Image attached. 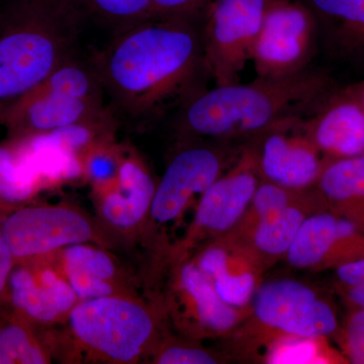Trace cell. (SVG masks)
Segmentation results:
<instances>
[{
  "label": "cell",
  "mask_w": 364,
  "mask_h": 364,
  "mask_svg": "<svg viewBox=\"0 0 364 364\" xmlns=\"http://www.w3.org/2000/svg\"><path fill=\"white\" fill-rule=\"evenodd\" d=\"M114 117L148 124L196 95L205 71L200 33L188 18H152L117 33L90 59Z\"/></svg>",
  "instance_id": "obj_1"
},
{
  "label": "cell",
  "mask_w": 364,
  "mask_h": 364,
  "mask_svg": "<svg viewBox=\"0 0 364 364\" xmlns=\"http://www.w3.org/2000/svg\"><path fill=\"white\" fill-rule=\"evenodd\" d=\"M325 82L304 71L279 80L217 85L181 105L177 128L184 135L229 139L272 130L298 121L320 97Z\"/></svg>",
  "instance_id": "obj_2"
},
{
  "label": "cell",
  "mask_w": 364,
  "mask_h": 364,
  "mask_svg": "<svg viewBox=\"0 0 364 364\" xmlns=\"http://www.w3.org/2000/svg\"><path fill=\"white\" fill-rule=\"evenodd\" d=\"M83 23L68 0H7L0 9V104L75 57Z\"/></svg>",
  "instance_id": "obj_3"
},
{
  "label": "cell",
  "mask_w": 364,
  "mask_h": 364,
  "mask_svg": "<svg viewBox=\"0 0 364 364\" xmlns=\"http://www.w3.org/2000/svg\"><path fill=\"white\" fill-rule=\"evenodd\" d=\"M91 60L73 57L20 97L0 104V124L14 140L114 119Z\"/></svg>",
  "instance_id": "obj_4"
},
{
  "label": "cell",
  "mask_w": 364,
  "mask_h": 364,
  "mask_svg": "<svg viewBox=\"0 0 364 364\" xmlns=\"http://www.w3.org/2000/svg\"><path fill=\"white\" fill-rule=\"evenodd\" d=\"M248 318L230 336L242 353L265 348L280 336H336L338 315L325 296L293 279L262 282L254 294Z\"/></svg>",
  "instance_id": "obj_5"
},
{
  "label": "cell",
  "mask_w": 364,
  "mask_h": 364,
  "mask_svg": "<svg viewBox=\"0 0 364 364\" xmlns=\"http://www.w3.org/2000/svg\"><path fill=\"white\" fill-rule=\"evenodd\" d=\"M69 323L79 342L119 363L140 358L156 331L154 317L145 306L114 296L83 299L70 311Z\"/></svg>",
  "instance_id": "obj_6"
},
{
  "label": "cell",
  "mask_w": 364,
  "mask_h": 364,
  "mask_svg": "<svg viewBox=\"0 0 364 364\" xmlns=\"http://www.w3.org/2000/svg\"><path fill=\"white\" fill-rule=\"evenodd\" d=\"M265 9V0L215 2L200 37L203 67L215 85L238 82L252 58Z\"/></svg>",
  "instance_id": "obj_7"
},
{
  "label": "cell",
  "mask_w": 364,
  "mask_h": 364,
  "mask_svg": "<svg viewBox=\"0 0 364 364\" xmlns=\"http://www.w3.org/2000/svg\"><path fill=\"white\" fill-rule=\"evenodd\" d=\"M261 181L257 149L244 151L233 166L200 196L195 219L178 248V259L186 257L196 244H208L230 233L247 210Z\"/></svg>",
  "instance_id": "obj_8"
},
{
  "label": "cell",
  "mask_w": 364,
  "mask_h": 364,
  "mask_svg": "<svg viewBox=\"0 0 364 364\" xmlns=\"http://www.w3.org/2000/svg\"><path fill=\"white\" fill-rule=\"evenodd\" d=\"M315 38L312 18L305 9L267 6L251 58L257 78L279 80L306 71Z\"/></svg>",
  "instance_id": "obj_9"
},
{
  "label": "cell",
  "mask_w": 364,
  "mask_h": 364,
  "mask_svg": "<svg viewBox=\"0 0 364 364\" xmlns=\"http://www.w3.org/2000/svg\"><path fill=\"white\" fill-rule=\"evenodd\" d=\"M14 262H28L53 252L90 242L92 228L85 215L60 207L16 208L0 222ZM14 263V264H16Z\"/></svg>",
  "instance_id": "obj_10"
},
{
  "label": "cell",
  "mask_w": 364,
  "mask_h": 364,
  "mask_svg": "<svg viewBox=\"0 0 364 364\" xmlns=\"http://www.w3.org/2000/svg\"><path fill=\"white\" fill-rule=\"evenodd\" d=\"M174 315L195 337L230 336L248 318L250 306L228 305L193 259L183 258L173 275Z\"/></svg>",
  "instance_id": "obj_11"
},
{
  "label": "cell",
  "mask_w": 364,
  "mask_h": 364,
  "mask_svg": "<svg viewBox=\"0 0 364 364\" xmlns=\"http://www.w3.org/2000/svg\"><path fill=\"white\" fill-rule=\"evenodd\" d=\"M363 257V232L327 208L306 218L284 256L291 267L313 272L334 270Z\"/></svg>",
  "instance_id": "obj_12"
},
{
  "label": "cell",
  "mask_w": 364,
  "mask_h": 364,
  "mask_svg": "<svg viewBox=\"0 0 364 364\" xmlns=\"http://www.w3.org/2000/svg\"><path fill=\"white\" fill-rule=\"evenodd\" d=\"M223 168L221 155L210 148L191 146L176 153L156 186L149 213L153 221H176L193 198L202 196L221 176Z\"/></svg>",
  "instance_id": "obj_13"
},
{
  "label": "cell",
  "mask_w": 364,
  "mask_h": 364,
  "mask_svg": "<svg viewBox=\"0 0 364 364\" xmlns=\"http://www.w3.org/2000/svg\"><path fill=\"white\" fill-rule=\"evenodd\" d=\"M294 122L267 132L257 150L260 173L277 186L308 191L315 188L327 160L304 132H289Z\"/></svg>",
  "instance_id": "obj_14"
},
{
  "label": "cell",
  "mask_w": 364,
  "mask_h": 364,
  "mask_svg": "<svg viewBox=\"0 0 364 364\" xmlns=\"http://www.w3.org/2000/svg\"><path fill=\"white\" fill-rule=\"evenodd\" d=\"M215 291L235 308H248L267 268L250 249L228 236L208 243L193 259Z\"/></svg>",
  "instance_id": "obj_15"
},
{
  "label": "cell",
  "mask_w": 364,
  "mask_h": 364,
  "mask_svg": "<svg viewBox=\"0 0 364 364\" xmlns=\"http://www.w3.org/2000/svg\"><path fill=\"white\" fill-rule=\"evenodd\" d=\"M324 208V202L314 188L296 203L256 224L241 240L235 241L250 249L267 269L284 258L306 218Z\"/></svg>",
  "instance_id": "obj_16"
},
{
  "label": "cell",
  "mask_w": 364,
  "mask_h": 364,
  "mask_svg": "<svg viewBox=\"0 0 364 364\" xmlns=\"http://www.w3.org/2000/svg\"><path fill=\"white\" fill-rule=\"evenodd\" d=\"M303 131L326 160L364 153V109L360 102L333 105L303 124Z\"/></svg>",
  "instance_id": "obj_17"
},
{
  "label": "cell",
  "mask_w": 364,
  "mask_h": 364,
  "mask_svg": "<svg viewBox=\"0 0 364 364\" xmlns=\"http://www.w3.org/2000/svg\"><path fill=\"white\" fill-rule=\"evenodd\" d=\"M315 188L327 210L349 220L364 234V153L327 160Z\"/></svg>",
  "instance_id": "obj_18"
},
{
  "label": "cell",
  "mask_w": 364,
  "mask_h": 364,
  "mask_svg": "<svg viewBox=\"0 0 364 364\" xmlns=\"http://www.w3.org/2000/svg\"><path fill=\"white\" fill-rule=\"evenodd\" d=\"M156 186L149 173L135 162L124 163L119 170V188L102 205L105 219L122 229L139 224L150 213Z\"/></svg>",
  "instance_id": "obj_19"
},
{
  "label": "cell",
  "mask_w": 364,
  "mask_h": 364,
  "mask_svg": "<svg viewBox=\"0 0 364 364\" xmlns=\"http://www.w3.org/2000/svg\"><path fill=\"white\" fill-rule=\"evenodd\" d=\"M68 282L79 298H102L114 294L109 280L116 267L109 255L83 244L69 246L64 252Z\"/></svg>",
  "instance_id": "obj_20"
},
{
  "label": "cell",
  "mask_w": 364,
  "mask_h": 364,
  "mask_svg": "<svg viewBox=\"0 0 364 364\" xmlns=\"http://www.w3.org/2000/svg\"><path fill=\"white\" fill-rule=\"evenodd\" d=\"M48 363L33 325L9 309H0V364Z\"/></svg>",
  "instance_id": "obj_21"
},
{
  "label": "cell",
  "mask_w": 364,
  "mask_h": 364,
  "mask_svg": "<svg viewBox=\"0 0 364 364\" xmlns=\"http://www.w3.org/2000/svg\"><path fill=\"white\" fill-rule=\"evenodd\" d=\"M263 360L269 364H345L341 351L325 337L280 336L265 347Z\"/></svg>",
  "instance_id": "obj_22"
},
{
  "label": "cell",
  "mask_w": 364,
  "mask_h": 364,
  "mask_svg": "<svg viewBox=\"0 0 364 364\" xmlns=\"http://www.w3.org/2000/svg\"><path fill=\"white\" fill-rule=\"evenodd\" d=\"M82 16L117 35L151 18V0H68Z\"/></svg>",
  "instance_id": "obj_23"
},
{
  "label": "cell",
  "mask_w": 364,
  "mask_h": 364,
  "mask_svg": "<svg viewBox=\"0 0 364 364\" xmlns=\"http://www.w3.org/2000/svg\"><path fill=\"white\" fill-rule=\"evenodd\" d=\"M308 191H293L262 179L243 217L226 236L234 240H241L256 224L296 203Z\"/></svg>",
  "instance_id": "obj_24"
},
{
  "label": "cell",
  "mask_w": 364,
  "mask_h": 364,
  "mask_svg": "<svg viewBox=\"0 0 364 364\" xmlns=\"http://www.w3.org/2000/svg\"><path fill=\"white\" fill-rule=\"evenodd\" d=\"M335 338L347 363L364 364V308L348 306Z\"/></svg>",
  "instance_id": "obj_25"
},
{
  "label": "cell",
  "mask_w": 364,
  "mask_h": 364,
  "mask_svg": "<svg viewBox=\"0 0 364 364\" xmlns=\"http://www.w3.org/2000/svg\"><path fill=\"white\" fill-rule=\"evenodd\" d=\"M32 191L30 178L21 176L11 163L9 153L0 149V208L23 202Z\"/></svg>",
  "instance_id": "obj_26"
},
{
  "label": "cell",
  "mask_w": 364,
  "mask_h": 364,
  "mask_svg": "<svg viewBox=\"0 0 364 364\" xmlns=\"http://www.w3.org/2000/svg\"><path fill=\"white\" fill-rule=\"evenodd\" d=\"M328 18L343 23L348 33L364 39V0H312Z\"/></svg>",
  "instance_id": "obj_27"
},
{
  "label": "cell",
  "mask_w": 364,
  "mask_h": 364,
  "mask_svg": "<svg viewBox=\"0 0 364 364\" xmlns=\"http://www.w3.org/2000/svg\"><path fill=\"white\" fill-rule=\"evenodd\" d=\"M155 363L159 364H217L220 356L214 352L186 344H172L157 352Z\"/></svg>",
  "instance_id": "obj_28"
},
{
  "label": "cell",
  "mask_w": 364,
  "mask_h": 364,
  "mask_svg": "<svg viewBox=\"0 0 364 364\" xmlns=\"http://www.w3.org/2000/svg\"><path fill=\"white\" fill-rule=\"evenodd\" d=\"M205 0H151V18H188Z\"/></svg>",
  "instance_id": "obj_29"
},
{
  "label": "cell",
  "mask_w": 364,
  "mask_h": 364,
  "mask_svg": "<svg viewBox=\"0 0 364 364\" xmlns=\"http://www.w3.org/2000/svg\"><path fill=\"white\" fill-rule=\"evenodd\" d=\"M337 286L364 287V257L335 268Z\"/></svg>",
  "instance_id": "obj_30"
},
{
  "label": "cell",
  "mask_w": 364,
  "mask_h": 364,
  "mask_svg": "<svg viewBox=\"0 0 364 364\" xmlns=\"http://www.w3.org/2000/svg\"><path fill=\"white\" fill-rule=\"evenodd\" d=\"M14 258L0 231V309L6 306L7 282L14 267Z\"/></svg>",
  "instance_id": "obj_31"
},
{
  "label": "cell",
  "mask_w": 364,
  "mask_h": 364,
  "mask_svg": "<svg viewBox=\"0 0 364 364\" xmlns=\"http://www.w3.org/2000/svg\"><path fill=\"white\" fill-rule=\"evenodd\" d=\"M338 291L345 304L348 306L364 308V287H341Z\"/></svg>",
  "instance_id": "obj_32"
},
{
  "label": "cell",
  "mask_w": 364,
  "mask_h": 364,
  "mask_svg": "<svg viewBox=\"0 0 364 364\" xmlns=\"http://www.w3.org/2000/svg\"><path fill=\"white\" fill-rule=\"evenodd\" d=\"M91 171L97 178H107L112 172V163L107 159H95L91 164Z\"/></svg>",
  "instance_id": "obj_33"
},
{
  "label": "cell",
  "mask_w": 364,
  "mask_h": 364,
  "mask_svg": "<svg viewBox=\"0 0 364 364\" xmlns=\"http://www.w3.org/2000/svg\"><path fill=\"white\" fill-rule=\"evenodd\" d=\"M359 102H360V104H361V105H363V109H364V90L363 91V93H361V97H360V100H359Z\"/></svg>",
  "instance_id": "obj_34"
}]
</instances>
